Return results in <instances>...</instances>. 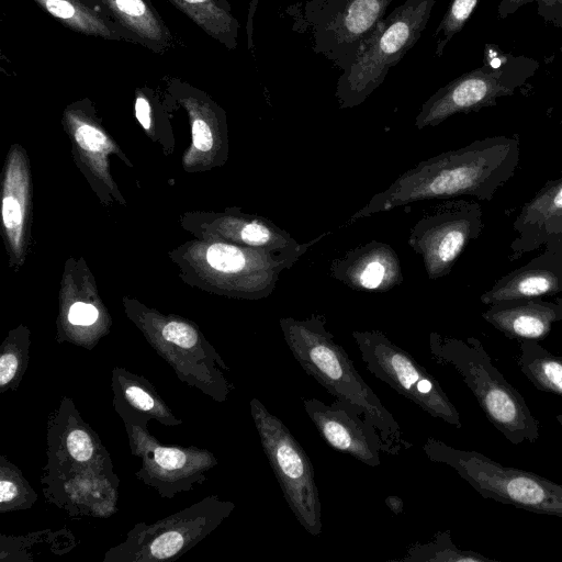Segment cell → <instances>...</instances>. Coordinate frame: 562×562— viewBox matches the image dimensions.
<instances>
[{
	"label": "cell",
	"mask_w": 562,
	"mask_h": 562,
	"mask_svg": "<svg viewBox=\"0 0 562 562\" xmlns=\"http://www.w3.org/2000/svg\"><path fill=\"white\" fill-rule=\"evenodd\" d=\"M516 148V143L509 139L495 138L419 161L375 193L345 225L424 200L461 195L488 198L509 176Z\"/></svg>",
	"instance_id": "cell-1"
},
{
	"label": "cell",
	"mask_w": 562,
	"mask_h": 562,
	"mask_svg": "<svg viewBox=\"0 0 562 562\" xmlns=\"http://www.w3.org/2000/svg\"><path fill=\"white\" fill-rule=\"evenodd\" d=\"M284 341L301 368L336 400L352 406L380 432L395 454L412 447L400 424L364 382L347 351L334 340L323 315L279 319Z\"/></svg>",
	"instance_id": "cell-2"
},
{
	"label": "cell",
	"mask_w": 562,
	"mask_h": 562,
	"mask_svg": "<svg viewBox=\"0 0 562 562\" xmlns=\"http://www.w3.org/2000/svg\"><path fill=\"white\" fill-rule=\"evenodd\" d=\"M430 353L437 362L452 366L472 391L490 423L514 445L535 442L538 422L520 393L493 366L482 346L429 335Z\"/></svg>",
	"instance_id": "cell-3"
},
{
	"label": "cell",
	"mask_w": 562,
	"mask_h": 562,
	"mask_svg": "<svg viewBox=\"0 0 562 562\" xmlns=\"http://www.w3.org/2000/svg\"><path fill=\"white\" fill-rule=\"evenodd\" d=\"M393 0H301L284 12L312 50L346 71L375 33Z\"/></svg>",
	"instance_id": "cell-4"
},
{
	"label": "cell",
	"mask_w": 562,
	"mask_h": 562,
	"mask_svg": "<svg viewBox=\"0 0 562 562\" xmlns=\"http://www.w3.org/2000/svg\"><path fill=\"white\" fill-rule=\"evenodd\" d=\"M429 460L452 468L481 496L535 514L562 518V484L498 463L471 450L429 437L423 447Z\"/></svg>",
	"instance_id": "cell-5"
},
{
	"label": "cell",
	"mask_w": 562,
	"mask_h": 562,
	"mask_svg": "<svg viewBox=\"0 0 562 562\" xmlns=\"http://www.w3.org/2000/svg\"><path fill=\"white\" fill-rule=\"evenodd\" d=\"M436 0H405L384 16L349 69L337 80L339 109L363 103L420 38Z\"/></svg>",
	"instance_id": "cell-6"
},
{
	"label": "cell",
	"mask_w": 562,
	"mask_h": 562,
	"mask_svg": "<svg viewBox=\"0 0 562 562\" xmlns=\"http://www.w3.org/2000/svg\"><path fill=\"white\" fill-rule=\"evenodd\" d=\"M251 415L262 449L283 497L300 525L312 536L323 530L322 504L313 464L285 424L258 400L250 402Z\"/></svg>",
	"instance_id": "cell-7"
},
{
	"label": "cell",
	"mask_w": 562,
	"mask_h": 562,
	"mask_svg": "<svg viewBox=\"0 0 562 562\" xmlns=\"http://www.w3.org/2000/svg\"><path fill=\"white\" fill-rule=\"evenodd\" d=\"M369 372L434 418L461 428L460 415L438 380L380 330L351 333Z\"/></svg>",
	"instance_id": "cell-8"
},
{
	"label": "cell",
	"mask_w": 562,
	"mask_h": 562,
	"mask_svg": "<svg viewBox=\"0 0 562 562\" xmlns=\"http://www.w3.org/2000/svg\"><path fill=\"white\" fill-rule=\"evenodd\" d=\"M476 226L474 207L462 201H447L424 211L411 228L408 245L422 257L430 280L451 271Z\"/></svg>",
	"instance_id": "cell-9"
},
{
	"label": "cell",
	"mask_w": 562,
	"mask_h": 562,
	"mask_svg": "<svg viewBox=\"0 0 562 562\" xmlns=\"http://www.w3.org/2000/svg\"><path fill=\"white\" fill-rule=\"evenodd\" d=\"M303 408L322 439L334 450L369 467L381 464V453L395 454L379 430L352 406L303 398Z\"/></svg>",
	"instance_id": "cell-10"
},
{
	"label": "cell",
	"mask_w": 562,
	"mask_h": 562,
	"mask_svg": "<svg viewBox=\"0 0 562 562\" xmlns=\"http://www.w3.org/2000/svg\"><path fill=\"white\" fill-rule=\"evenodd\" d=\"M330 277L356 291L384 293L402 284L400 258L386 243L371 240L331 260Z\"/></svg>",
	"instance_id": "cell-11"
},
{
	"label": "cell",
	"mask_w": 562,
	"mask_h": 562,
	"mask_svg": "<svg viewBox=\"0 0 562 562\" xmlns=\"http://www.w3.org/2000/svg\"><path fill=\"white\" fill-rule=\"evenodd\" d=\"M505 88L498 75L477 69L436 91L415 117L417 130L435 127L457 113L476 110L491 102Z\"/></svg>",
	"instance_id": "cell-12"
},
{
	"label": "cell",
	"mask_w": 562,
	"mask_h": 562,
	"mask_svg": "<svg viewBox=\"0 0 562 562\" xmlns=\"http://www.w3.org/2000/svg\"><path fill=\"white\" fill-rule=\"evenodd\" d=\"M102 10L131 37L154 53L162 54L173 37L150 0H98Z\"/></svg>",
	"instance_id": "cell-13"
},
{
	"label": "cell",
	"mask_w": 562,
	"mask_h": 562,
	"mask_svg": "<svg viewBox=\"0 0 562 562\" xmlns=\"http://www.w3.org/2000/svg\"><path fill=\"white\" fill-rule=\"evenodd\" d=\"M64 26L88 36L128 41L130 35L102 10L82 0H33Z\"/></svg>",
	"instance_id": "cell-14"
},
{
	"label": "cell",
	"mask_w": 562,
	"mask_h": 562,
	"mask_svg": "<svg viewBox=\"0 0 562 562\" xmlns=\"http://www.w3.org/2000/svg\"><path fill=\"white\" fill-rule=\"evenodd\" d=\"M199 26L206 35L235 49L240 24L228 0H167Z\"/></svg>",
	"instance_id": "cell-15"
},
{
	"label": "cell",
	"mask_w": 562,
	"mask_h": 562,
	"mask_svg": "<svg viewBox=\"0 0 562 562\" xmlns=\"http://www.w3.org/2000/svg\"><path fill=\"white\" fill-rule=\"evenodd\" d=\"M483 317L507 336L522 339H541L548 335L557 318L548 306L527 304L487 311Z\"/></svg>",
	"instance_id": "cell-16"
},
{
	"label": "cell",
	"mask_w": 562,
	"mask_h": 562,
	"mask_svg": "<svg viewBox=\"0 0 562 562\" xmlns=\"http://www.w3.org/2000/svg\"><path fill=\"white\" fill-rule=\"evenodd\" d=\"M558 286L555 274L549 270H524L484 293L481 300L486 304H499L552 293Z\"/></svg>",
	"instance_id": "cell-17"
},
{
	"label": "cell",
	"mask_w": 562,
	"mask_h": 562,
	"mask_svg": "<svg viewBox=\"0 0 562 562\" xmlns=\"http://www.w3.org/2000/svg\"><path fill=\"white\" fill-rule=\"evenodd\" d=\"M402 561L409 562H491L496 561L474 551L461 550L449 531L439 532L427 543L412 546Z\"/></svg>",
	"instance_id": "cell-18"
},
{
	"label": "cell",
	"mask_w": 562,
	"mask_h": 562,
	"mask_svg": "<svg viewBox=\"0 0 562 562\" xmlns=\"http://www.w3.org/2000/svg\"><path fill=\"white\" fill-rule=\"evenodd\" d=\"M519 364L537 389L562 396V358L547 353L521 356Z\"/></svg>",
	"instance_id": "cell-19"
},
{
	"label": "cell",
	"mask_w": 562,
	"mask_h": 562,
	"mask_svg": "<svg viewBox=\"0 0 562 562\" xmlns=\"http://www.w3.org/2000/svg\"><path fill=\"white\" fill-rule=\"evenodd\" d=\"M562 214V180L552 183L527 203L521 212L524 224L540 225Z\"/></svg>",
	"instance_id": "cell-20"
},
{
	"label": "cell",
	"mask_w": 562,
	"mask_h": 562,
	"mask_svg": "<svg viewBox=\"0 0 562 562\" xmlns=\"http://www.w3.org/2000/svg\"><path fill=\"white\" fill-rule=\"evenodd\" d=\"M479 0H453L435 33V55L440 57L445 47L470 18Z\"/></svg>",
	"instance_id": "cell-21"
},
{
	"label": "cell",
	"mask_w": 562,
	"mask_h": 562,
	"mask_svg": "<svg viewBox=\"0 0 562 562\" xmlns=\"http://www.w3.org/2000/svg\"><path fill=\"white\" fill-rule=\"evenodd\" d=\"M76 121L78 122L77 119ZM75 138L78 145L85 150L102 151L109 147L105 135L88 123L78 122L75 130Z\"/></svg>",
	"instance_id": "cell-22"
},
{
	"label": "cell",
	"mask_w": 562,
	"mask_h": 562,
	"mask_svg": "<svg viewBox=\"0 0 562 562\" xmlns=\"http://www.w3.org/2000/svg\"><path fill=\"white\" fill-rule=\"evenodd\" d=\"M183 543V536L176 531H169L157 537L151 542L149 551L157 559H167L178 553Z\"/></svg>",
	"instance_id": "cell-23"
},
{
	"label": "cell",
	"mask_w": 562,
	"mask_h": 562,
	"mask_svg": "<svg viewBox=\"0 0 562 562\" xmlns=\"http://www.w3.org/2000/svg\"><path fill=\"white\" fill-rule=\"evenodd\" d=\"M162 337L182 348H191L198 340L196 333L191 326L178 322L168 323L162 328Z\"/></svg>",
	"instance_id": "cell-24"
},
{
	"label": "cell",
	"mask_w": 562,
	"mask_h": 562,
	"mask_svg": "<svg viewBox=\"0 0 562 562\" xmlns=\"http://www.w3.org/2000/svg\"><path fill=\"white\" fill-rule=\"evenodd\" d=\"M67 448L76 460L82 462L89 460L93 452L90 437L81 429H76L68 435Z\"/></svg>",
	"instance_id": "cell-25"
},
{
	"label": "cell",
	"mask_w": 562,
	"mask_h": 562,
	"mask_svg": "<svg viewBox=\"0 0 562 562\" xmlns=\"http://www.w3.org/2000/svg\"><path fill=\"white\" fill-rule=\"evenodd\" d=\"M193 145L201 151H209L213 147V133L211 125L202 115H194L192 121Z\"/></svg>",
	"instance_id": "cell-26"
},
{
	"label": "cell",
	"mask_w": 562,
	"mask_h": 562,
	"mask_svg": "<svg viewBox=\"0 0 562 562\" xmlns=\"http://www.w3.org/2000/svg\"><path fill=\"white\" fill-rule=\"evenodd\" d=\"M155 461L166 470H176L186 464L187 456L176 448L158 447L154 450Z\"/></svg>",
	"instance_id": "cell-27"
},
{
	"label": "cell",
	"mask_w": 562,
	"mask_h": 562,
	"mask_svg": "<svg viewBox=\"0 0 562 562\" xmlns=\"http://www.w3.org/2000/svg\"><path fill=\"white\" fill-rule=\"evenodd\" d=\"M98 310L88 303H74L69 310L68 319L74 325H90L98 318Z\"/></svg>",
	"instance_id": "cell-28"
},
{
	"label": "cell",
	"mask_w": 562,
	"mask_h": 562,
	"mask_svg": "<svg viewBox=\"0 0 562 562\" xmlns=\"http://www.w3.org/2000/svg\"><path fill=\"white\" fill-rule=\"evenodd\" d=\"M151 112L150 99L145 94L143 89H138L135 99V115L145 130H149L151 126Z\"/></svg>",
	"instance_id": "cell-29"
},
{
	"label": "cell",
	"mask_w": 562,
	"mask_h": 562,
	"mask_svg": "<svg viewBox=\"0 0 562 562\" xmlns=\"http://www.w3.org/2000/svg\"><path fill=\"white\" fill-rule=\"evenodd\" d=\"M2 218L8 229H13L21 224L22 213L19 202L12 196H4L2 202Z\"/></svg>",
	"instance_id": "cell-30"
},
{
	"label": "cell",
	"mask_w": 562,
	"mask_h": 562,
	"mask_svg": "<svg viewBox=\"0 0 562 562\" xmlns=\"http://www.w3.org/2000/svg\"><path fill=\"white\" fill-rule=\"evenodd\" d=\"M125 393L130 402L142 411H150L155 405L153 397L138 386H128Z\"/></svg>",
	"instance_id": "cell-31"
},
{
	"label": "cell",
	"mask_w": 562,
	"mask_h": 562,
	"mask_svg": "<svg viewBox=\"0 0 562 562\" xmlns=\"http://www.w3.org/2000/svg\"><path fill=\"white\" fill-rule=\"evenodd\" d=\"M18 358L12 353H3L0 358V385H7L15 375Z\"/></svg>",
	"instance_id": "cell-32"
},
{
	"label": "cell",
	"mask_w": 562,
	"mask_h": 562,
	"mask_svg": "<svg viewBox=\"0 0 562 562\" xmlns=\"http://www.w3.org/2000/svg\"><path fill=\"white\" fill-rule=\"evenodd\" d=\"M259 0H248V13H247V22H246V34H247V46L248 49L254 48V18L257 11Z\"/></svg>",
	"instance_id": "cell-33"
},
{
	"label": "cell",
	"mask_w": 562,
	"mask_h": 562,
	"mask_svg": "<svg viewBox=\"0 0 562 562\" xmlns=\"http://www.w3.org/2000/svg\"><path fill=\"white\" fill-rule=\"evenodd\" d=\"M18 495V488L13 482L1 480L0 482V501L2 504L9 503Z\"/></svg>",
	"instance_id": "cell-34"
},
{
	"label": "cell",
	"mask_w": 562,
	"mask_h": 562,
	"mask_svg": "<svg viewBox=\"0 0 562 562\" xmlns=\"http://www.w3.org/2000/svg\"><path fill=\"white\" fill-rule=\"evenodd\" d=\"M385 504L395 514H400L403 510V501L397 496H389L385 499Z\"/></svg>",
	"instance_id": "cell-35"
},
{
	"label": "cell",
	"mask_w": 562,
	"mask_h": 562,
	"mask_svg": "<svg viewBox=\"0 0 562 562\" xmlns=\"http://www.w3.org/2000/svg\"><path fill=\"white\" fill-rule=\"evenodd\" d=\"M85 1L86 3H88V1L94 7V8H100V10H102L101 5L99 4L98 0H82ZM103 11V10H102ZM104 12V11H103Z\"/></svg>",
	"instance_id": "cell-36"
},
{
	"label": "cell",
	"mask_w": 562,
	"mask_h": 562,
	"mask_svg": "<svg viewBox=\"0 0 562 562\" xmlns=\"http://www.w3.org/2000/svg\"><path fill=\"white\" fill-rule=\"evenodd\" d=\"M557 420L560 424V426L562 427V414L557 415Z\"/></svg>",
	"instance_id": "cell-37"
},
{
	"label": "cell",
	"mask_w": 562,
	"mask_h": 562,
	"mask_svg": "<svg viewBox=\"0 0 562 562\" xmlns=\"http://www.w3.org/2000/svg\"><path fill=\"white\" fill-rule=\"evenodd\" d=\"M510 1H512V2H516V3H518V4H519V3L524 2V1H528V0H510Z\"/></svg>",
	"instance_id": "cell-38"
}]
</instances>
